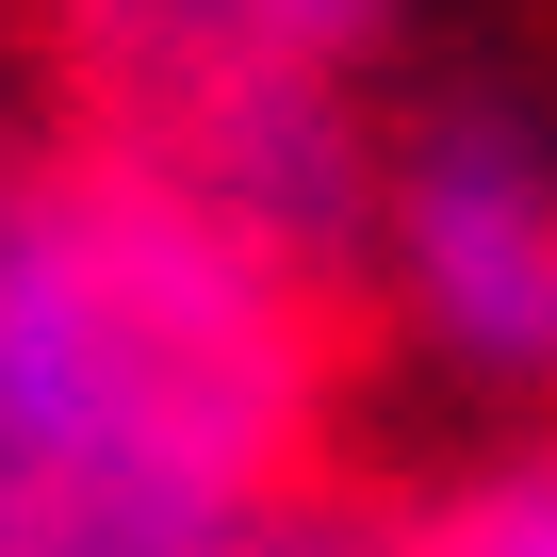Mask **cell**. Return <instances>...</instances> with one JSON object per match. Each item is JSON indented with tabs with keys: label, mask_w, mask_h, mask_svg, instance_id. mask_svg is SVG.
I'll return each instance as SVG.
<instances>
[{
	"label": "cell",
	"mask_w": 557,
	"mask_h": 557,
	"mask_svg": "<svg viewBox=\"0 0 557 557\" xmlns=\"http://www.w3.org/2000/svg\"><path fill=\"white\" fill-rule=\"evenodd\" d=\"M329 312L99 132H0V557H246L312 492Z\"/></svg>",
	"instance_id": "1"
},
{
	"label": "cell",
	"mask_w": 557,
	"mask_h": 557,
	"mask_svg": "<svg viewBox=\"0 0 557 557\" xmlns=\"http://www.w3.org/2000/svg\"><path fill=\"white\" fill-rule=\"evenodd\" d=\"M361 278L443 377L557 426V148L524 99H426L410 132H377V262Z\"/></svg>",
	"instance_id": "2"
},
{
	"label": "cell",
	"mask_w": 557,
	"mask_h": 557,
	"mask_svg": "<svg viewBox=\"0 0 557 557\" xmlns=\"http://www.w3.org/2000/svg\"><path fill=\"white\" fill-rule=\"evenodd\" d=\"M410 0H50V50H66V99L99 83H148V66H312V83H361L394 50Z\"/></svg>",
	"instance_id": "3"
},
{
	"label": "cell",
	"mask_w": 557,
	"mask_h": 557,
	"mask_svg": "<svg viewBox=\"0 0 557 557\" xmlns=\"http://www.w3.org/2000/svg\"><path fill=\"white\" fill-rule=\"evenodd\" d=\"M394 541H410V557H557V426H524V443L459 459Z\"/></svg>",
	"instance_id": "4"
},
{
	"label": "cell",
	"mask_w": 557,
	"mask_h": 557,
	"mask_svg": "<svg viewBox=\"0 0 557 557\" xmlns=\"http://www.w3.org/2000/svg\"><path fill=\"white\" fill-rule=\"evenodd\" d=\"M0 17H17V0H0Z\"/></svg>",
	"instance_id": "5"
}]
</instances>
